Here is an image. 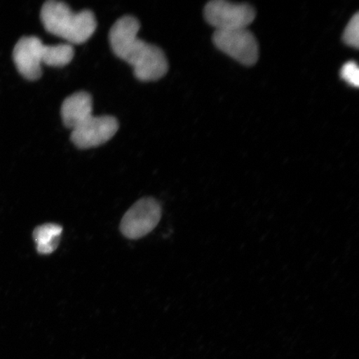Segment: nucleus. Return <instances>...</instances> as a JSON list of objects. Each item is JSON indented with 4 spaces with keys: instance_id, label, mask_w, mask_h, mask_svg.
<instances>
[{
    "instance_id": "1",
    "label": "nucleus",
    "mask_w": 359,
    "mask_h": 359,
    "mask_svg": "<svg viewBox=\"0 0 359 359\" xmlns=\"http://www.w3.org/2000/svg\"><path fill=\"white\" fill-rule=\"evenodd\" d=\"M140 29L136 17L120 18L110 29L111 48L116 56L133 67L137 79L143 82L158 80L168 73V58L159 47L138 38Z\"/></svg>"
},
{
    "instance_id": "2",
    "label": "nucleus",
    "mask_w": 359,
    "mask_h": 359,
    "mask_svg": "<svg viewBox=\"0 0 359 359\" xmlns=\"http://www.w3.org/2000/svg\"><path fill=\"white\" fill-rule=\"evenodd\" d=\"M40 18L48 33L65 39L70 44L88 41L97 26L95 15L91 11L76 13L66 3L57 0L43 4Z\"/></svg>"
},
{
    "instance_id": "3",
    "label": "nucleus",
    "mask_w": 359,
    "mask_h": 359,
    "mask_svg": "<svg viewBox=\"0 0 359 359\" xmlns=\"http://www.w3.org/2000/svg\"><path fill=\"white\" fill-rule=\"evenodd\" d=\"M205 20L215 30L247 29L255 19L254 8L246 4H235L215 0L206 4Z\"/></svg>"
},
{
    "instance_id": "4",
    "label": "nucleus",
    "mask_w": 359,
    "mask_h": 359,
    "mask_svg": "<svg viewBox=\"0 0 359 359\" xmlns=\"http://www.w3.org/2000/svg\"><path fill=\"white\" fill-rule=\"evenodd\" d=\"M213 43L219 50L242 65L252 66L258 61L257 39L247 29L215 30Z\"/></svg>"
},
{
    "instance_id": "5",
    "label": "nucleus",
    "mask_w": 359,
    "mask_h": 359,
    "mask_svg": "<svg viewBox=\"0 0 359 359\" xmlns=\"http://www.w3.org/2000/svg\"><path fill=\"white\" fill-rule=\"evenodd\" d=\"M118 128V121L114 116L91 114L72 129L71 141L80 149H88L109 142Z\"/></svg>"
},
{
    "instance_id": "6",
    "label": "nucleus",
    "mask_w": 359,
    "mask_h": 359,
    "mask_svg": "<svg viewBox=\"0 0 359 359\" xmlns=\"http://www.w3.org/2000/svg\"><path fill=\"white\" fill-rule=\"evenodd\" d=\"M161 209L159 202L146 197L130 208L121 222V231L129 239H138L154 230L159 223Z\"/></svg>"
},
{
    "instance_id": "7",
    "label": "nucleus",
    "mask_w": 359,
    "mask_h": 359,
    "mask_svg": "<svg viewBox=\"0 0 359 359\" xmlns=\"http://www.w3.org/2000/svg\"><path fill=\"white\" fill-rule=\"evenodd\" d=\"M44 45L36 36H25L13 48V62L19 73L30 81L41 78Z\"/></svg>"
},
{
    "instance_id": "8",
    "label": "nucleus",
    "mask_w": 359,
    "mask_h": 359,
    "mask_svg": "<svg viewBox=\"0 0 359 359\" xmlns=\"http://www.w3.org/2000/svg\"><path fill=\"white\" fill-rule=\"evenodd\" d=\"M93 97L90 93L84 91L74 93L62 102V123L66 128L74 129L81 121L93 114Z\"/></svg>"
},
{
    "instance_id": "9",
    "label": "nucleus",
    "mask_w": 359,
    "mask_h": 359,
    "mask_svg": "<svg viewBox=\"0 0 359 359\" xmlns=\"http://www.w3.org/2000/svg\"><path fill=\"white\" fill-rule=\"evenodd\" d=\"M62 227L60 224L48 223L38 226L34 231L39 254L49 255L57 249L60 244Z\"/></svg>"
},
{
    "instance_id": "10",
    "label": "nucleus",
    "mask_w": 359,
    "mask_h": 359,
    "mask_svg": "<svg viewBox=\"0 0 359 359\" xmlns=\"http://www.w3.org/2000/svg\"><path fill=\"white\" fill-rule=\"evenodd\" d=\"M74 57V48L70 43L44 45L43 64L50 67H64Z\"/></svg>"
},
{
    "instance_id": "11",
    "label": "nucleus",
    "mask_w": 359,
    "mask_h": 359,
    "mask_svg": "<svg viewBox=\"0 0 359 359\" xmlns=\"http://www.w3.org/2000/svg\"><path fill=\"white\" fill-rule=\"evenodd\" d=\"M343 40L345 43L354 48H358L359 42V15L355 13L349 20L343 34Z\"/></svg>"
},
{
    "instance_id": "12",
    "label": "nucleus",
    "mask_w": 359,
    "mask_h": 359,
    "mask_svg": "<svg viewBox=\"0 0 359 359\" xmlns=\"http://www.w3.org/2000/svg\"><path fill=\"white\" fill-rule=\"evenodd\" d=\"M341 78L345 82L354 88H358L359 85V70L355 62L349 61L345 64L340 71Z\"/></svg>"
}]
</instances>
